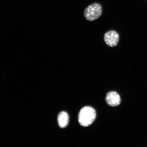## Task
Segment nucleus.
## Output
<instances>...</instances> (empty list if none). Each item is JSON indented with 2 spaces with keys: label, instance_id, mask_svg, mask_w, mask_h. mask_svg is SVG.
Instances as JSON below:
<instances>
[{
  "label": "nucleus",
  "instance_id": "obj_1",
  "mask_svg": "<svg viewBox=\"0 0 147 147\" xmlns=\"http://www.w3.org/2000/svg\"><path fill=\"white\" fill-rule=\"evenodd\" d=\"M96 117V113L93 108L86 106L80 110L78 115V122L81 125L87 127L94 122Z\"/></svg>",
  "mask_w": 147,
  "mask_h": 147
},
{
  "label": "nucleus",
  "instance_id": "obj_2",
  "mask_svg": "<svg viewBox=\"0 0 147 147\" xmlns=\"http://www.w3.org/2000/svg\"><path fill=\"white\" fill-rule=\"evenodd\" d=\"M102 5L100 3H93L88 6L84 10V16L87 21H94L102 15Z\"/></svg>",
  "mask_w": 147,
  "mask_h": 147
},
{
  "label": "nucleus",
  "instance_id": "obj_3",
  "mask_svg": "<svg viewBox=\"0 0 147 147\" xmlns=\"http://www.w3.org/2000/svg\"><path fill=\"white\" fill-rule=\"evenodd\" d=\"M104 42L108 47H113L117 46L119 39V35L116 31L110 30L105 34L104 36Z\"/></svg>",
  "mask_w": 147,
  "mask_h": 147
},
{
  "label": "nucleus",
  "instance_id": "obj_4",
  "mask_svg": "<svg viewBox=\"0 0 147 147\" xmlns=\"http://www.w3.org/2000/svg\"><path fill=\"white\" fill-rule=\"evenodd\" d=\"M106 100L108 105L111 107L118 106L121 102L119 95L114 91L110 92L107 93L106 97Z\"/></svg>",
  "mask_w": 147,
  "mask_h": 147
},
{
  "label": "nucleus",
  "instance_id": "obj_5",
  "mask_svg": "<svg viewBox=\"0 0 147 147\" xmlns=\"http://www.w3.org/2000/svg\"><path fill=\"white\" fill-rule=\"evenodd\" d=\"M69 117L67 112L62 111L59 113L58 117L59 125L61 128H64L68 125Z\"/></svg>",
  "mask_w": 147,
  "mask_h": 147
}]
</instances>
